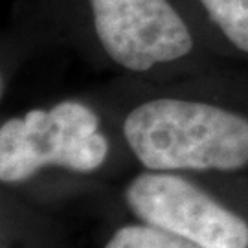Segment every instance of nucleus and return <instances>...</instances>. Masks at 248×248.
<instances>
[{"label": "nucleus", "instance_id": "nucleus-1", "mask_svg": "<svg viewBox=\"0 0 248 248\" xmlns=\"http://www.w3.org/2000/svg\"><path fill=\"white\" fill-rule=\"evenodd\" d=\"M96 92L138 169L248 182V70L171 81L112 76Z\"/></svg>", "mask_w": 248, "mask_h": 248}, {"label": "nucleus", "instance_id": "nucleus-2", "mask_svg": "<svg viewBox=\"0 0 248 248\" xmlns=\"http://www.w3.org/2000/svg\"><path fill=\"white\" fill-rule=\"evenodd\" d=\"M134 169L98 92L64 96L2 118L0 184L30 204L99 195Z\"/></svg>", "mask_w": 248, "mask_h": 248}, {"label": "nucleus", "instance_id": "nucleus-3", "mask_svg": "<svg viewBox=\"0 0 248 248\" xmlns=\"http://www.w3.org/2000/svg\"><path fill=\"white\" fill-rule=\"evenodd\" d=\"M55 33L92 68L171 81L233 66L206 46L175 0H43Z\"/></svg>", "mask_w": 248, "mask_h": 248}, {"label": "nucleus", "instance_id": "nucleus-4", "mask_svg": "<svg viewBox=\"0 0 248 248\" xmlns=\"http://www.w3.org/2000/svg\"><path fill=\"white\" fill-rule=\"evenodd\" d=\"M133 219L202 248H248V182L134 169L118 184Z\"/></svg>", "mask_w": 248, "mask_h": 248}, {"label": "nucleus", "instance_id": "nucleus-5", "mask_svg": "<svg viewBox=\"0 0 248 248\" xmlns=\"http://www.w3.org/2000/svg\"><path fill=\"white\" fill-rule=\"evenodd\" d=\"M206 46L248 70V0H175Z\"/></svg>", "mask_w": 248, "mask_h": 248}, {"label": "nucleus", "instance_id": "nucleus-6", "mask_svg": "<svg viewBox=\"0 0 248 248\" xmlns=\"http://www.w3.org/2000/svg\"><path fill=\"white\" fill-rule=\"evenodd\" d=\"M0 248H62L52 222L35 204L2 189Z\"/></svg>", "mask_w": 248, "mask_h": 248}, {"label": "nucleus", "instance_id": "nucleus-7", "mask_svg": "<svg viewBox=\"0 0 248 248\" xmlns=\"http://www.w3.org/2000/svg\"><path fill=\"white\" fill-rule=\"evenodd\" d=\"M99 248H202L171 232L142 221L118 222L108 228Z\"/></svg>", "mask_w": 248, "mask_h": 248}, {"label": "nucleus", "instance_id": "nucleus-8", "mask_svg": "<svg viewBox=\"0 0 248 248\" xmlns=\"http://www.w3.org/2000/svg\"><path fill=\"white\" fill-rule=\"evenodd\" d=\"M62 248H64V247H62Z\"/></svg>", "mask_w": 248, "mask_h": 248}]
</instances>
